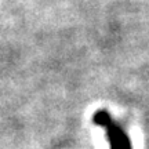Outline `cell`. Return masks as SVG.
Segmentation results:
<instances>
[{
  "mask_svg": "<svg viewBox=\"0 0 149 149\" xmlns=\"http://www.w3.org/2000/svg\"><path fill=\"white\" fill-rule=\"evenodd\" d=\"M93 122L105 131L111 149H133L131 139L124 128L111 116L108 111H97L93 115Z\"/></svg>",
  "mask_w": 149,
  "mask_h": 149,
  "instance_id": "cell-1",
  "label": "cell"
}]
</instances>
